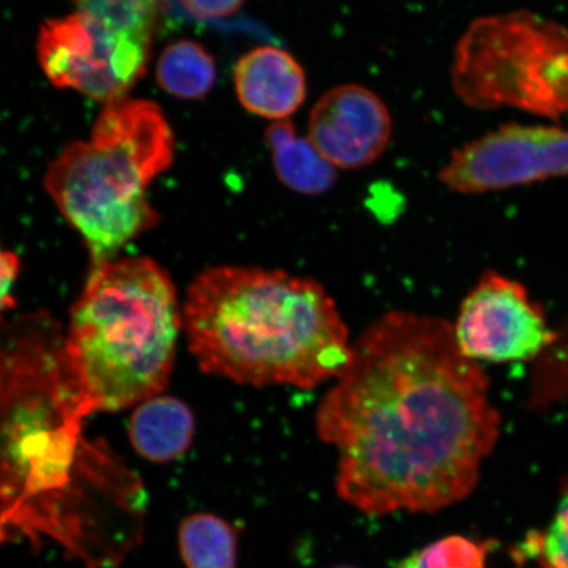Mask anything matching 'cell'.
<instances>
[{
  "instance_id": "cell-1",
  "label": "cell",
  "mask_w": 568,
  "mask_h": 568,
  "mask_svg": "<svg viewBox=\"0 0 568 568\" xmlns=\"http://www.w3.org/2000/svg\"><path fill=\"white\" fill-rule=\"evenodd\" d=\"M316 410L338 452L337 494L373 516L466 499L500 435L488 376L443 318L395 311L352 346Z\"/></svg>"
},
{
  "instance_id": "cell-2",
  "label": "cell",
  "mask_w": 568,
  "mask_h": 568,
  "mask_svg": "<svg viewBox=\"0 0 568 568\" xmlns=\"http://www.w3.org/2000/svg\"><path fill=\"white\" fill-rule=\"evenodd\" d=\"M189 349L204 373L254 387L337 379L353 343L322 284L281 270L215 266L190 284Z\"/></svg>"
},
{
  "instance_id": "cell-3",
  "label": "cell",
  "mask_w": 568,
  "mask_h": 568,
  "mask_svg": "<svg viewBox=\"0 0 568 568\" xmlns=\"http://www.w3.org/2000/svg\"><path fill=\"white\" fill-rule=\"evenodd\" d=\"M183 308L170 275L149 257L94 267L70 312L65 352L92 412L161 395L172 375Z\"/></svg>"
},
{
  "instance_id": "cell-4",
  "label": "cell",
  "mask_w": 568,
  "mask_h": 568,
  "mask_svg": "<svg viewBox=\"0 0 568 568\" xmlns=\"http://www.w3.org/2000/svg\"><path fill=\"white\" fill-rule=\"evenodd\" d=\"M91 412L52 320L13 325L2 355L3 496L11 520H38L68 487Z\"/></svg>"
},
{
  "instance_id": "cell-5",
  "label": "cell",
  "mask_w": 568,
  "mask_h": 568,
  "mask_svg": "<svg viewBox=\"0 0 568 568\" xmlns=\"http://www.w3.org/2000/svg\"><path fill=\"white\" fill-rule=\"evenodd\" d=\"M454 92L475 110L568 113V32L527 11L474 20L452 68Z\"/></svg>"
},
{
  "instance_id": "cell-6",
  "label": "cell",
  "mask_w": 568,
  "mask_h": 568,
  "mask_svg": "<svg viewBox=\"0 0 568 568\" xmlns=\"http://www.w3.org/2000/svg\"><path fill=\"white\" fill-rule=\"evenodd\" d=\"M44 186L67 222L81 234L94 267L159 224L146 196L151 186L131 161L91 141L70 144L49 166Z\"/></svg>"
},
{
  "instance_id": "cell-7",
  "label": "cell",
  "mask_w": 568,
  "mask_h": 568,
  "mask_svg": "<svg viewBox=\"0 0 568 568\" xmlns=\"http://www.w3.org/2000/svg\"><path fill=\"white\" fill-rule=\"evenodd\" d=\"M152 48L78 11L45 21L38 36V59L48 80L105 105L125 99L144 77Z\"/></svg>"
},
{
  "instance_id": "cell-8",
  "label": "cell",
  "mask_w": 568,
  "mask_h": 568,
  "mask_svg": "<svg viewBox=\"0 0 568 568\" xmlns=\"http://www.w3.org/2000/svg\"><path fill=\"white\" fill-rule=\"evenodd\" d=\"M568 174V130L509 124L452 154L439 180L460 194H485Z\"/></svg>"
},
{
  "instance_id": "cell-9",
  "label": "cell",
  "mask_w": 568,
  "mask_h": 568,
  "mask_svg": "<svg viewBox=\"0 0 568 568\" xmlns=\"http://www.w3.org/2000/svg\"><path fill=\"white\" fill-rule=\"evenodd\" d=\"M452 325L460 352L478 364L530 361L554 341L541 305L521 283L496 272L480 276Z\"/></svg>"
},
{
  "instance_id": "cell-10",
  "label": "cell",
  "mask_w": 568,
  "mask_h": 568,
  "mask_svg": "<svg viewBox=\"0 0 568 568\" xmlns=\"http://www.w3.org/2000/svg\"><path fill=\"white\" fill-rule=\"evenodd\" d=\"M393 136L385 102L359 84L329 90L311 111L308 139L333 166L355 170L378 160Z\"/></svg>"
},
{
  "instance_id": "cell-11",
  "label": "cell",
  "mask_w": 568,
  "mask_h": 568,
  "mask_svg": "<svg viewBox=\"0 0 568 568\" xmlns=\"http://www.w3.org/2000/svg\"><path fill=\"white\" fill-rule=\"evenodd\" d=\"M92 144L130 160L149 182L172 165L174 136L160 106L141 99L106 104L92 130Z\"/></svg>"
},
{
  "instance_id": "cell-12",
  "label": "cell",
  "mask_w": 568,
  "mask_h": 568,
  "mask_svg": "<svg viewBox=\"0 0 568 568\" xmlns=\"http://www.w3.org/2000/svg\"><path fill=\"white\" fill-rule=\"evenodd\" d=\"M239 101L254 115L282 122L301 109L307 77L293 54L260 47L241 57L234 69Z\"/></svg>"
},
{
  "instance_id": "cell-13",
  "label": "cell",
  "mask_w": 568,
  "mask_h": 568,
  "mask_svg": "<svg viewBox=\"0 0 568 568\" xmlns=\"http://www.w3.org/2000/svg\"><path fill=\"white\" fill-rule=\"evenodd\" d=\"M128 430L139 456L152 464H169L189 450L195 418L186 403L159 395L139 404Z\"/></svg>"
},
{
  "instance_id": "cell-14",
  "label": "cell",
  "mask_w": 568,
  "mask_h": 568,
  "mask_svg": "<svg viewBox=\"0 0 568 568\" xmlns=\"http://www.w3.org/2000/svg\"><path fill=\"white\" fill-rule=\"evenodd\" d=\"M276 176L284 186L304 195H320L335 186L336 168L307 138L296 133L288 120L275 122L266 131Z\"/></svg>"
},
{
  "instance_id": "cell-15",
  "label": "cell",
  "mask_w": 568,
  "mask_h": 568,
  "mask_svg": "<svg viewBox=\"0 0 568 568\" xmlns=\"http://www.w3.org/2000/svg\"><path fill=\"white\" fill-rule=\"evenodd\" d=\"M216 62L193 40H180L163 49L155 70L162 90L186 101L209 94L216 82Z\"/></svg>"
},
{
  "instance_id": "cell-16",
  "label": "cell",
  "mask_w": 568,
  "mask_h": 568,
  "mask_svg": "<svg viewBox=\"0 0 568 568\" xmlns=\"http://www.w3.org/2000/svg\"><path fill=\"white\" fill-rule=\"evenodd\" d=\"M180 552L186 568H236L237 535L215 515H191L178 532Z\"/></svg>"
},
{
  "instance_id": "cell-17",
  "label": "cell",
  "mask_w": 568,
  "mask_h": 568,
  "mask_svg": "<svg viewBox=\"0 0 568 568\" xmlns=\"http://www.w3.org/2000/svg\"><path fill=\"white\" fill-rule=\"evenodd\" d=\"M75 11L87 13L110 31L153 45L165 18L169 0H70Z\"/></svg>"
},
{
  "instance_id": "cell-18",
  "label": "cell",
  "mask_w": 568,
  "mask_h": 568,
  "mask_svg": "<svg viewBox=\"0 0 568 568\" xmlns=\"http://www.w3.org/2000/svg\"><path fill=\"white\" fill-rule=\"evenodd\" d=\"M493 541L449 536L412 552L396 568H487Z\"/></svg>"
},
{
  "instance_id": "cell-19",
  "label": "cell",
  "mask_w": 568,
  "mask_h": 568,
  "mask_svg": "<svg viewBox=\"0 0 568 568\" xmlns=\"http://www.w3.org/2000/svg\"><path fill=\"white\" fill-rule=\"evenodd\" d=\"M521 550L545 568H568V483L550 527L525 539Z\"/></svg>"
},
{
  "instance_id": "cell-20",
  "label": "cell",
  "mask_w": 568,
  "mask_h": 568,
  "mask_svg": "<svg viewBox=\"0 0 568 568\" xmlns=\"http://www.w3.org/2000/svg\"><path fill=\"white\" fill-rule=\"evenodd\" d=\"M181 4L193 13V16L202 19H219L233 16L245 0H180Z\"/></svg>"
},
{
  "instance_id": "cell-21",
  "label": "cell",
  "mask_w": 568,
  "mask_h": 568,
  "mask_svg": "<svg viewBox=\"0 0 568 568\" xmlns=\"http://www.w3.org/2000/svg\"><path fill=\"white\" fill-rule=\"evenodd\" d=\"M20 272V260L13 252L2 253V310H11L13 302L12 290Z\"/></svg>"
},
{
  "instance_id": "cell-22",
  "label": "cell",
  "mask_w": 568,
  "mask_h": 568,
  "mask_svg": "<svg viewBox=\"0 0 568 568\" xmlns=\"http://www.w3.org/2000/svg\"><path fill=\"white\" fill-rule=\"evenodd\" d=\"M333 568H357V567H353V566H337V567H333Z\"/></svg>"
}]
</instances>
